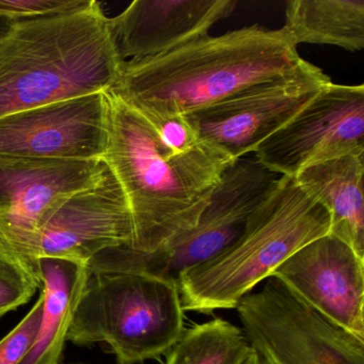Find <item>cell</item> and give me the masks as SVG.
Returning a JSON list of instances; mask_svg holds the SVG:
<instances>
[{
    "instance_id": "obj_21",
    "label": "cell",
    "mask_w": 364,
    "mask_h": 364,
    "mask_svg": "<svg viewBox=\"0 0 364 364\" xmlns=\"http://www.w3.org/2000/svg\"><path fill=\"white\" fill-rule=\"evenodd\" d=\"M42 306L43 297L40 294L39 299L28 314L0 340V364H21L31 350L39 330Z\"/></svg>"
},
{
    "instance_id": "obj_9",
    "label": "cell",
    "mask_w": 364,
    "mask_h": 364,
    "mask_svg": "<svg viewBox=\"0 0 364 364\" xmlns=\"http://www.w3.org/2000/svg\"><path fill=\"white\" fill-rule=\"evenodd\" d=\"M330 82L323 70L304 60L289 75L251 87L223 103L185 117L201 141L233 163L253 154Z\"/></svg>"
},
{
    "instance_id": "obj_23",
    "label": "cell",
    "mask_w": 364,
    "mask_h": 364,
    "mask_svg": "<svg viewBox=\"0 0 364 364\" xmlns=\"http://www.w3.org/2000/svg\"><path fill=\"white\" fill-rule=\"evenodd\" d=\"M10 25L6 24V23L0 22V36L3 35L8 28H9Z\"/></svg>"
},
{
    "instance_id": "obj_15",
    "label": "cell",
    "mask_w": 364,
    "mask_h": 364,
    "mask_svg": "<svg viewBox=\"0 0 364 364\" xmlns=\"http://www.w3.org/2000/svg\"><path fill=\"white\" fill-rule=\"evenodd\" d=\"M364 154L347 155L306 168L296 182L327 210L328 234L364 259Z\"/></svg>"
},
{
    "instance_id": "obj_4",
    "label": "cell",
    "mask_w": 364,
    "mask_h": 364,
    "mask_svg": "<svg viewBox=\"0 0 364 364\" xmlns=\"http://www.w3.org/2000/svg\"><path fill=\"white\" fill-rule=\"evenodd\" d=\"M327 210L296 182L281 176L250 219L246 231L223 252L183 272L178 281L183 310L208 313L236 309L291 255L329 232Z\"/></svg>"
},
{
    "instance_id": "obj_6",
    "label": "cell",
    "mask_w": 364,
    "mask_h": 364,
    "mask_svg": "<svg viewBox=\"0 0 364 364\" xmlns=\"http://www.w3.org/2000/svg\"><path fill=\"white\" fill-rule=\"evenodd\" d=\"M280 178L255 154L240 157L225 170L191 231L151 253L127 246L108 249L95 265L103 272H140L178 284L183 272L216 257L246 231Z\"/></svg>"
},
{
    "instance_id": "obj_14",
    "label": "cell",
    "mask_w": 364,
    "mask_h": 364,
    "mask_svg": "<svg viewBox=\"0 0 364 364\" xmlns=\"http://www.w3.org/2000/svg\"><path fill=\"white\" fill-rule=\"evenodd\" d=\"M236 6L235 0H135L109 18L110 31L123 61L153 58L205 37Z\"/></svg>"
},
{
    "instance_id": "obj_10",
    "label": "cell",
    "mask_w": 364,
    "mask_h": 364,
    "mask_svg": "<svg viewBox=\"0 0 364 364\" xmlns=\"http://www.w3.org/2000/svg\"><path fill=\"white\" fill-rule=\"evenodd\" d=\"M253 154L268 169L293 178L317 164L364 154L363 85H326Z\"/></svg>"
},
{
    "instance_id": "obj_20",
    "label": "cell",
    "mask_w": 364,
    "mask_h": 364,
    "mask_svg": "<svg viewBox=\"0 0 364 364\" xmlns=\"http://www.w3.org/2000/svg\"><path fill=\"white\" fill-rule=\"evenodd\" d=\"M91 0H0V22L11 25L82 9Z\"/></svg>"
},
{
    "instance_id": "obj_5",
    "label": "cell",
    "mask_w": 364,
    "mask_h": 364,
    "mask_svg": "<svg viewBox=\"0 0 364 364\" xmlns=\"http://www.w3.org/2000/svg\"><path fill=\"white\" fill-rule=\"evenodd\" d=\"M178 284L131 272H89L67 341L105 343L118 364H140L170 350L184 332Z\"/></svg>"
},
{
    "instance_id": "obj_17",
    "label": "cell",
    "mask_w": 364,
    "mask_h": 364,
    "mask_svg": "<svg viewBox=\"0 0 364 364\" xmlns=\"http://www.w3.org/2000/svg\"><path fill=\"white\" fill-rule=\"evenodd\" d=\"M296 46L364 48V0H291L283 26Z\"/></svg>"
},
{
    "instance_id": "obj_16",
    "label": "cell",
    "mask_w": 364,
    "mask_h": 364,
    "mask_svg": "<svg viewBox=\"0 0 364 364\" xmlns=\"http://www.w3.org/2000/svg\"><path fill=\"white\" fill-rule=\"evenodd\" d=\"M38 274L43 297L35 342L21 364H60L68 332L89 276L88 264L40 257Z\"/></svg>"
},
{
    "instance_id": "obj_18",
    "label": "cell",
    "mask_w": 364,
    "mask_h": 364,
    "mask_svg": "<svg viewBox=\"0 0 364 364\" xmlns=\"http://www.w3.org/2000/svg\"><path fill=\"white\" fill-rule=\"evenodd\" d=\"M253 350L242 328L216 317L184 330L165 364H242Z\"/></svg>"
},
{
    "instance_id": "obj_2",
    "label": "cell",
    "mask_w": 364,
    "mask_h": 364,
    "mask_svg": "<svg viewBox=\"0 0 364 364\" xmlns=\"http://www.w3.org/2000/svg\"><path fill=\"white\" fill-rule=\"evenodd\" d=\"M302 61L283 27L252 25L199 38L161 56L124 61L109 91L141 114L186 116L289 75Z\"/></svg>"
},
{
    "instance_id": "obj_22",
    "label": "cell",
    "mask_w": 364,
    "mask_h": 364,
    "mask_svg": "<svg viewBox=\"0 0 364 364\" xmlns=\"http://www.w3.org/2000/svg\"><path fill=\"white\" fill-rule=\"evenodd\" d=\"M242 364H269L267 362V360L261 355V353H257V350H253L252 353L242 362Z\"/></svg>"
},
{
    "instance_id": "obj_12",
    "label": "cell",
    "mask_w": 364,
    "mask_h": 364,
    "mask_svg": "<svg viewBox=\"0 0 364 364\" xmlns=\"http://www.w3.org/2000/svg\"><path fill=\"white\" fill-rule=\"evenodd\" d=\"M272 276L364 340V259L348 245L326 234L296 251Z\"/></svg>"
},
{
    "instance_id": "obj_7",
    "label": "cell",
    "mask_w": 364,
    "mask_h": 364,
    "mask_svg": "<svg viewBox=\"0 0 364 364\" xmlns=\"http://www.w3.org/2000/svg\"><path fill=\"white\" fill-rule=\"evenodd\" d=\"M242 329L269 364H364V340L323 316L280 279L236 306Z\"/></svg>"
},
{
    "instance_id": "obj_19",
    "label": "cell",
    "mask_w": 364,
    "mask_h": 364,
    "mask_svg": "<svg viewBox=\"0 0 364 364\" xmlns=\"http://www.w3.org/2000/svg\"><path fill=\"white\" fill-rule=\"evenodd\" d=\"M41 287L28 269L0 255V317L24 306Z\"/></svg>"
},
{
    "instance_id": "obj_8",
    "label": "cell",
    "mask_w": 364,
    "mask_h": 364,
    "mask_svg": "<svg viewBox=\"0 0 364 364\" xmlns=\"http://www.w3.org/2000/svg\"><path fill=\"white\" fill-rule=\"evenodd\" d=\"M106 168L103 161L0 156V255L39 279L44 225L65 200L97 184Z\"/></svg>"
},
{
    "instance_id": "obj_1",
    "label": "cell",
    "mask_w": 364,
    "mask_h": 364,
    "mask_svg": "<svg viewBox=\"0 0 364 364\" xmlns=\"http://www.w3.org/2000/svg\"><path fill=\"white\" fill-rule=\"evenodd\" d=\"M106 95L102 161L131 210L134 237L129 248L151 253L195 228L232 161L205 142L191 152L172 150L141 114L112 91Z\"/></svg>"
},
{
    "instance_id": "obj_3",
    "label": "cell",
    "mask_w": 364,
    "mask_h": 364,
    "mask_svg": "<svg viewBox=\"0 0 364 364\" xmlns=\"http://www.w3.org/2000/svg\"><path fill=\"white\" fill-rule=\"evenodd\" d=\"M123 63L109 18L95 0L75 11L14 23L0 36V118L107 92Z\"/></svg>"
},
{
    "instance_id": "obj_11",
    "label": "cell",
    "mask_w": 364,
    "mask_h": 364,
    "mask_svg": "<svg viewBox=\"0 0 364 364\" xmlns=\"http://www.w3.org/2000/svg\"><path fill=\"white\" fill-rule=\"evenodd\" d=\"M108 102L95 93L0 118V156L102 161Z\"/></svg>"
},
{
    "instance_id": "obj_13",
    "label": "cell",
    "mask_w": 364,
    "mask_h": 364,
    "mask_svg": "<svg viewBox=\"0 0 364 364\" xmlns=\"http://www.w3.org/2000/svg\"><path fill=\"white\" fill-rule=\"evenodd\" d=\"M133 237L129 203L107 167L97 184L74 193L50 217L40 234L38 259L58 257L88 264L107 249L131 247Z\"/></svg>"
}]
</instances>
